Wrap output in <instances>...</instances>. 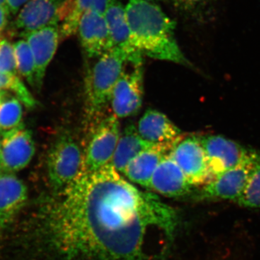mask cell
I'll use <instances>...</instances> for the list:
<instances>
[{"instance_id": "obj_1", "label": "cell", "mask_w": 260, "mask_h": 260, "mask_svg": "<svg viewBox=\"0 0 260 260\" xmlns=\"http://www.w3.org/2000/svg\"><path fill=\"white\" fill-rule=\"evenodd\" d=\"M49 207L48 239L64 260H156L150 237L172 241L176 210L111 165L80 173Z\"/></svg>"}, {"instance_id": "obj_2", "label": "cell", "mask_w": 260, "mask_h": 260, "mask_svg": "<svg viewBox=\"0 0 260 260\" xmlns=\"http://www.w3.org/2000/svg\"><path fill=\"white\" fill-rule=\"evenodd\" d=\"M132 40L143 56L191 67L175 37L176 22L148 0H129L125 6Z\"/></svg>"}, {"instance_id": "obj_3", "label": "cell", "mask_w": 260, "mask_h": 260, "mask_svg": "<svg viewBox=\"0 0 260 260\" xmlns=\"http://www.w3.org/2000/svg\"><path fill=\"white\" fill-rule=\"evenodd\" d=\"M85 78V113L88 121L93 124L102 117L110 104L116 84L129 61L143 59L134 57L118 49H112L95 58Z\"/></svg>"}, {"instance_id": "obj_4", "label": "cell", "mask_w": 260, "mask_h": 260, "mask_svg": "<svg viewBox=\"0 0 260 260\" xmlns=\"http://www.w3.org/2000/svg\"><path fill=\"white\" fill-rule=\"evenodd\" d=\"M83 151L68 132L58 135L47 157L49 183L56 194L61 192L80 175L83 169Z\"/></svg>"}, {"instance_id": "obj_5", "label": "cell", "mask_w": 260, "mask_h": 260, "mask_svg": "<svg viewBox=\"0 0 260 260\" xmlns=\"http://www.w3.org/2000/svg\"><path fill=\"white\" fill-rule=\"evenodd\" d=\"M92 125L83 151V172H95L111 165L121 135L119 119L113 114L102 116Z\"/></svg>"}, {"instance_id": "obj_6", "label": "cell", "mask_w": 260, "mask_h": 260, "mask_svg": "<svg viewBox=\"0 0 260 260\" xmlns=\"http://www.w3.org/2000/svg\"><path fill=\"white\" fill-rule=\"evenodd\" d=\"M127 65L116 84L110 102L113 114L118 119L135 115L143 104V59L130 61V70L126 71Z\"/></svg>"}, {"instance_id": "obj_7", "label": "cell", "mask_w": 260, "mask_h": 260, "mask_svg": "<svg viewBox=\"0 0 260 260\" xmlns=\"http://www.w3.org/2000/svg\"><path fill=\"white\" fill-rule=\"evenodd\" d=\"M212 179L250 159L253 151L221 135L200 137Z\"/></svg>"}, {"instance_id": "obj_8", "label": "cell", "mask_w": 260, "mask_h": 260, "mask_svg": "<svg viewBox=\"0 0 260 260\" xmlns=\"http://www.w3.org/2000/svg\"><path fill=\"white\" fill-rule=\"evenodd\" d=\"M169 155L193 186H203L212 179L200 138L182 137L171 149Z\"/></svg>"}, {"instance_id": "obj_9", "label": "cell", "mask_w": 260, "mask_h": 260, "mask_svg": "<svg viewBox=\"0 0 260 260\" xmlns=\"http://www.w3.org/2000/svg\"><path fill=\"white\" fill-rule=\"evenodd\" d=\"M70 0H30L18 13L16 30L34 31L49 25H59L67 13Z\"/></svg>"}, {"instance_id": "obj_10", "label": "cell", "mask_w": 260, "mask_h": 260, "mask_svg": "<svg viewBox=\"0 0 260 260\" xmlns=\"http://www.w3.org/2000/svg\"><path fill=\"white\" fill-rule=\"evenodd\" d=\"M0 171L14 174L25 169L35 154V143L32 132L23 124L2 135Z\"/></svg>"}, {"instance_id": "obj_11", "label": "cell", "mask_w": 260, "mask_h": 260, "mask_svg": "<svg viewBox=\"0 0 260 260\" xmlns=\"http://www.w3.org/2000/svg\"><path fill=\"white\" fill-rule=\"evenodd\" d=\"M252 155L253 153L247 161L210 179L202 186L198 198L201 200H230L237 203L245 189L252 166Z\"/></svg>"}, {"instance_id": "obj_12", "label": "cell", "mask_w": 260, "mask_h": 260, "mask_svg": "<svg viewBox=\"0 0 260 260\" xmlns=\"http://www.w3.org/2000/svg\"><path fill=\"white\" fill-rule=\"evenodd\" d=\"M31 49L36 66V89L40 90L48 67L61 41L59 25H49L34 31L22 32Z\"/></svg>"}, {"instance_id": "obj_13", "label": "cell", "mask_w": 260, "mask_h": 260, "mask_svg": "<svg viewBox=\"0 0 260 260\" xmlns=\"http://www.w3.org/2000/svg\"><path fill=\"white\" fill-rule=\"evenodd\" d=\"M77 34L84 52L90 59H95L112 49L107 20L103 13H85L80 20Z\"/></svg>"}, {"instance_id": "obj_14", "label": "cell", "mask_w": 260, "mask_h": 260, "mask_svg": "<svg viewBox=\"0 0 260 260\" xmlns=\"http://www.w3.org/2000/svg\"><path fill=\"white\" fill-rule=\"evenodd\" d=\"M193 187L169 154L154 172L148 189L167 198H181L190 194Z\"/></svg>"}, {"instance_id": "obj_15", "label": "cell", "mask_w": 260, "mask_h": 260, "mask_svg": "<svg viewBox=\"0 0 260 260\" xmlns=\"http://www.w3.org/2000/svg\"><path fill=\"white\" fill-rule=\"evenodd\" d=\"M137 129L143 140L154 145H174L183 137L181 129L166 114L155 109L145 112Z\"/></svg>"}, {"instance_id": "obj_16", "label": "cell", "mask_w": 260, "mask_h": 260, "mask_svg": "<svg viewBox=\"0 0 260 260\" xmlns=\"http://www.w3.org/2000/svg\"><path fill=\"white\" fill-rule=\"evenodd\" d=\"M104 16L112 39V49H118L134 57L144 56L135 47L126 18L125 7L121 0H108Z\"/></svg>"}, {"instance_id": "obj_17", "label": "cell", "mask_w": 260, "mask_h": 260, "mask_svg": "<svg viewBox=\"0 0 260 260\" xmlns=\"http://www.w3.org/2000/svg\"><path fill=\"white\" fill-rule=\"evenodd\" d=\"M174 145H155L147 149L132 160L122 174L131 182L148 189L154 172Z\"/></svg>"}, {"instance_id": "obj_18", "label": "cell", "mask_w": 260, "mask_h": 260, "mask_svg": "<svg viewBox=\"0 0 260 260\" xmlns=\"http://www.w3.org/2000/svg\"><path fill=\"white\" fill-rule=\"evenodd\" d=\"M28 200V189L14 174L0 176V226L12 220Z\"/></svg>"}, {"instance_id": "obj_19", "label": "cell", "mask_w": 260, "mask_h": 260, "mask_svg": "<svg viewBox=\"0 0 260 260\" xmlns=\"http://www.w3.org/2000/svg\"><path fill=\"white\" fill-rule=\"evenodd\" d=\"M153 145H155L143 140L136 126L130 124L121 133L113 157L112 167L118 172L122 174L132 160H134L142 152L151 148Z\"/></svg>"}, {"instance_id": "obj_20", "label": "cell", "mask_w": 260, "mask_h": 260, "mask_svg": "<svg viewBox=\"0 0 260 260\" xmlns=\"http://www.w3.org/2000/svg\"><path fill=\"white\" fill-rule=\"evenodd\" d=\"M108 0H70L68 11L59 25L61 41L77 34L78 25L85 13L96 11L104 14Z\"/></svg>"}, {"instance_id": "obj_21", "label": "cell", "mask_w": 260, "mask_h": 260, "mask_svg": "<svg viewBox=\"0 0 260 260\" xmlns=\"http://www.w3.org/2000/svg\"><path fill=\"white\" fill-rule=\"evenodd\" d=\"M13 94L3 91L0 99V134L3 135L22 125L23 106Z\"/></svg>"}, {"instance_id": "obj_22", "label": "cell", "mask_w": 260, "mask_h": 260, "mask_svg": "<svg viewBox=\"0 0 260 260\" xmlns=\"http://www.w3.org/2000/svg\"><path fill=\"white\" fill-rule=\"evenodd\" d=\"M238 204L250 209H260V153L253 152L252 166L247 183Z\"/></svg>"}, {"instance_id": "obj_23", "label": "cell", "mask_w": 260, "mask_h": 260, "mask_svg": "<svg viewBox=\"0 0 260 260\" xmlns=\"http://www.w3.org/2000/svg\"><path fill=\"white\" fill-rule=\"evenodd\" d=\"M13 47L18 74L23 77L32 88H36L35 60L30 46L23 39L15 42Z\"/></svg>"}, {"instance_id": "obj_24", "label": "cell", "mask_w": 260, "mask_h": 260, "mask_svg": "<svg viewBox=\"0 0 260 260\" xmlns=\"http://www.w3.org/2000/svg\"><path fill=\"white\" fill-rule=\"evenodd\" d=\"M0 90L12 93L28 109H32L37 107V101L18 75L0 73Z\"/></svg>"}, {"instance_id": "obj_25", "label": "cell", "mask_w": 260, "mask_h": 260, "mask_svg": "<svg viewBox=\"0 0 260 260\" xmlns=\"http://www.w3.org/2000/svg\"><path fill=\"white\" fill-rule=\"evenodd\" d=\"M0 73L14 75L18 73L13 44L3 37H0Z\"/></svg>"}, {"instance_id": "obj_26", "label": "cell", "mask_w": 260, "mask_h": 260, "mask_svg": "<svg viewBox=\"0 0 260 260\" xmlns=\"http://www.w3.org/2000/svg\"><path fill=\"white\" fill-rule=\"evenodd\" d=\"M212 1L213 0H173L178 9L194 16L201 15Z\"/></svg>"}, {"instance_id": "obj_27", "label": "cell", "mask_w": 260, "mask_h": 260, "mask_svg": "<svg viewBox=\"0 0 260 260\" xmlns=\"http://www.w3.org/2000/svg\"><path fill=\"white\" fill-rule=\"evenodd\" d=\"M29 1L30 0H6V5L10 13L16 15L24 5Z\"/></svg>"}, {"instance_id": "obj_28", "label": "cell", "mask_w": 260, "mask_h": 260, "mask_svg": "<svg viewBox=\"0 0 260 260\" xmlns=\"http://www.w3.org/2000/svg\"><path fill=\"white\" fill-rule=\"evenodd\" d=\"M10 14V13L8 8L0 5V37L8 25Z\"/></svg>"}, {"instance_id": "obj_29", "label": "cell", "mask_w": 260, "mask_h": 260, "mask_svg": "<svg viewBox=\"0 0 260 260\" xmlns=\"http://www.w3.org/2000/svg\"><path fill=\"white\" fill-rule=\"evenodd\" d=\"M0 5H3V6L8 8L6 5V0H0Z\"/></svg>"}, {"instance_id": "obj_30", "label": "cell", "mask_w": 260, "mask_h": 260, "mask_svg": "<svg viewBox=\"0 0 260 260\" xmlns=\"http://www.w3.org/2000/svg\"><path fill=\"white\" fill-rule=\"evenodd\" d=\"M148 1H150V2H155V1H164V0H148Z\"/></svg>"}, {"instance_id": "obj_31", "label": "cell", "mask_w": 260, "mask_h": 260, "mask_svg": "<svg viewBox=\"0 0 260 260\" xmlns=\"http://www.w3.org/2000/svg\"><path fill=\"white\" fill-rule=\"evenodd\" d=\"M3 90H0V99H1L2 95H3Z\"/></svg>"}, {"instance_id": "obj_32", "label": "cell", "mask_w": 260, "mask_h": 260, "mask_svg": "<svg viewBox=\"0 0 260 260\" xmlns=\"http://www.w3.org/2000/svg\"><path fill=\"white\" fill-rule=\"evenodd\" d=\"M2 149V140L0 139V151H1Z\"/></svg>"}, {"instance_id": "obj_33", "label": "cell", "mask_w": 260, "mask_h": 260, "mask_svg": "<svg viewBox=\"0 0 260 260\" xmlns=\"http://www.w3.org/2000/svg\"><path fill=\"white\" fill-rule=\"evenodd\" d=\"M3 174V172H1V171H0V176H1V175H2V174Z\"/></svg>"}]
</instances>
